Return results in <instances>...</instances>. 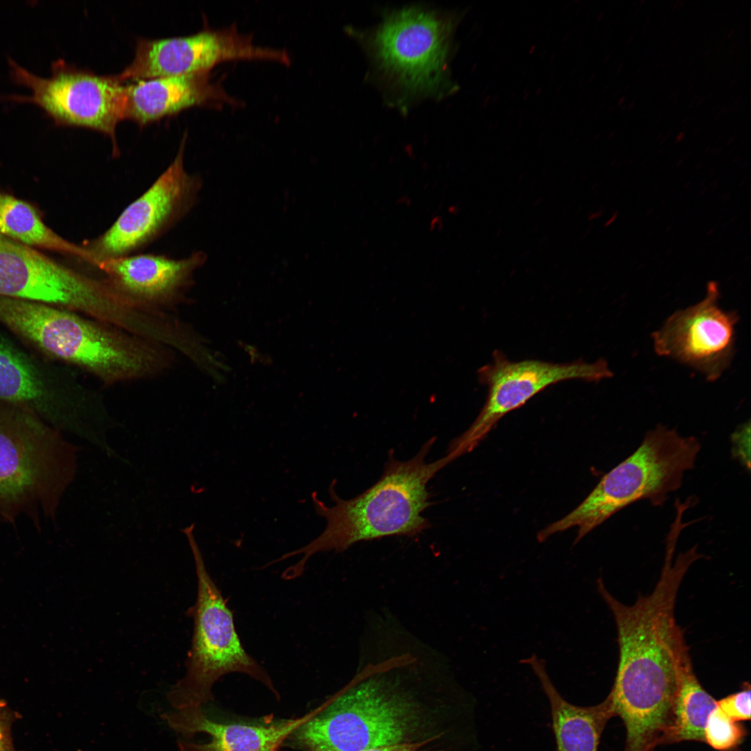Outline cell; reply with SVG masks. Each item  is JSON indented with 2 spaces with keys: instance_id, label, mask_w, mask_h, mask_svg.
Listing matches in <instances>:
<instances>
[{
  "instance_id": "obj_5",
  "label": "cell",
  "mask_w": 751,
  "mask_h": 751,
  "mask_svg": "<svg viewBox=\"0 0 751 751\" xmlns=\"http://www.w3.org/2000/svg\"><path fill=\"white\" fill-rule=\"evenodd\" d=\"M701 444L693 436L683 437L675 429L659 424L645 435L638 449L606 474L573 511L538 532L537 540L577 527L578 543L611 516L641 500L660 506L682 484L684 473L693 469Z\"/></svg>"
},
{
  "instance_id": "obj_20",
  "label": "cell",
  "mask_w": 751,
  "mask_h": 751,
  "mask_svg": "<svg viewBox=\"0 0 751 751\" xmlns=\"http://www.w3.org/2000/svg\"><path fill=\"white\" fill-rule=\"evenodd\" d=\"M716 700L702 687L694 672L691 659L681 668L668 727L661 741H704L706 720Z\"/></svg>"
},
{
  "instance_id": "obj_21",
  "label": "cell",
  "mask_w": 751,
  "mask_h": 751,
  "mask_svg": "<svg viewBox=\"0 0 751 751\" xmlns=\"http://www.w3.org/2000/svg\"><path fill=\"white\" fill-rule=\"evenodd\" d=\"M745 735L743 726L726 715L716 704L707 718L704 741L716 750L729 751L741 744Z\"/></svg>"
},
{
  "instance_id": "obj_25",
  "label": "cell",
  "mask_w": 751,
  "mask_h": 751,
  "mask_svg": "<svg viewBox=\"0 0 751 751\" xmlns=\"http://www.w3.org/2000/svg\"><path fill=\"white\" fill-rule=\"evenodd\" d=\"M424 742H402L366 749L362 751H422Z\"/></svg>"
},
{
  "instance_id": "obj_17",
  "label": "cell",
  "mask_w": 751,
  "mask_h": 751,
  "mask_svg": "<svg viewBox=\"0 0 751 751\" xmlns=\"http://www.w3.org/2000/svg\"><path fill=\"white\" fill-rule=\"evenodd\" d=\"M315 713L271 724L249 725L216 722L209 718L201 706H189L164 713L162 718L184 737L197 733H205L211 737L204 743L180 741V751H277L282 743Z\"/></svg>"
},
{
  "instance_id": "obj_8",
  "label": "cell",
  "mask_w": 751,
  "mask_h": 751,
  "mask_svg": "<svg viewBox=\"0 0 751 751\" xmlns=\"http://www.w3.org/2000/svg\"><path fill=\"white\" fill-rule=\"evenodd\" d=\"M613 376L603 358L592 363L581 359L564 363L539 360L514 362L495 350L492 362L478 371L479 382L487 387L486 401L470 427L452 440L447 453L457 459L473 451L503 416L551 385L569 380L597 382Z\"/></svg>"
},
{
  "instance_id": "obj_24",
  "label": "cell",
  "mask_w": 751,
  "mask_h": 751,
  "mask_svg": "<svg viewBox=\"0 0 751 751\" xmlns=\"http://www.w3.org/2000/svg\"><path fill=\"white\" fill-rule=\"evenodd\" d=\"M17 716L0 698V751H17L14 747L11 727Z\"/></svg>"
},
{
  "instance_id": "obj_19",
  "label": "cell",
  "mask_w": 751,
  "mask_h": 751,
  "mask_svg": "<svg viewBox=\"0 0 751 751\" xmlns=\"http://www.w3.org/2000/svg\"><path fill=\"white\" fill-rule=\"evenodd\" d=\"M0 232L29 248L74 257L96 267L97 260L82 245L64 239L48 227L28 202L0 191Z\"/></svg>"
},
{
  "instance_id": "obj_6",
  "label": "cell",
  "mask_w": 751,
  "mask_h": 751,
  "mask_svg": "<svg viewBox=\"0 0 751 751\" xmlns=\"http://www.w3.org/2000/svg\"><path fill=\"white\" fill-rule=\"evenodd\" d=\"M195 524L181 529L190 545L197 579L193 607V635L186 672L170 689L167 699L176 709L202 706L211 700L214 683L225 675L241 672L275 692L265 670L248 654L236 632L233 613L210 576L194 535Z\"/></svg>"
},
{
  "instance_id": "obj_3",
  "label": "cell",
  "mask_w": 751,
  "mask_h": 751,
  "mask_svg": "<svg viewBox=\"0 0 751 751\" xmlns=\"http://www.w3.org/2000/svg\"><path fill=\"white\" fill-rule=\"evenodd\" d=\"M0 323L44 356L76 365L107 383L161 371V346L77 313L0 296Z\"/></svg>"
},
{
  "instance_id": "obj_1",
  "label": "cell",
  "mask_w": 751,
  "mask_h": 751,
  "mask_svg": "<svg viewBox=\"0 0 751 751\" xmlns=\"http://www.w3.org/2000/svg\"><path fill=\"white\" fill-rule=\"evenodd\" d=\"M676 544L668 541L665 563L653 592L631 606L617 600L601 577L597 590L615 621L619 661L608 695L616 716L638 730L658 728L668 720L682 666L691 659L675 608L681 583L702 557L697 546L672 560Z\"/></svg>"
},
{
  "instance_id": "obj_2",
  "label": "cell",
  "mask_w": 751,
  "mask_h": 751,
  "mask_svg": "<svg viewBox=\"0 0 751 751\" xmlns=\"http://www.w3.org/2000/svg\"><path fill=\"white\" fill-rule=\"evenodd\" d=\"M428 439L418 453L406 461L396 460L391 451L380 478L369 488L350 499H344L335 491V481L328 492L334 504L326 505L312 494L316 514L325 519L324 530L305 546L275 559L279 563L299 556L298 562L282 574L284 579L302 575L308 560L315 554L342 552L360 542L391 536L412 537L430 527L422 514L432 503L427 489L429 481L455 458L450 454L434 462L426 458L435 442Z\"/></svg>"
},
{
  "instance_id": "obj_10",
  "label": "cell",
  "mask_w": 751,
  "mask_h": 751,
  "mask_svg": "<svg viewBox=\"0 0 751 751\" xmlns=\"http://www.w3.org/2000/svg\"><path fill=\"white\" fill-rule=\"evenodd\" d=\"M235 60H265L287 65L289 53L261 46L235 25L205 29L186 36L138 39L131 63L114 75L121 83L160 76L209 72L216 65Z\"/></svg>"
},
{
  "instance_id": "obj_16",
  "label": "cell",
  "mask_w": 751,
  "mask_h": 751,
  "mask_svg": "<svg viewBox=\"0 0 751 751\" xmlns=\"http://www.w3.org/2000/svg\"><path fill=\"white\" fill-rule=\"evenodd\" d=\"M238 105L209 72L139 80L124 85V118L144 125L196 106Z\"/></svg>"
},
{
  "instance_id": "obj_7",
  "label": "cell",
  "mask_w": 751,
  "mask_h": 751,
  "mask_svg": "<svg viewBox=\"0 0 751 751\" xmlns=\"http://www.w3.org/2000/svg\"><path fill=\"white\" fill-rule=\"evenodd\" d=\"M14 82L30 89L29 95L4 98L38 106L56 124L79 126L108 135L113 154L119 150L115 128L124 119V85L114 75L102 76L60 59L51 64V74L42 77L8 58Z\"/></svg>"
},
{
  "instance_id": "obj_9",
  "label": "cell",
  "mask_w": 751,
  "mask_h": 751,
  "mask_svg": "<svg viewBox=\"0 0 751 751\" xmlns=\"http://www.w3.org/2000/svg\"><path fill=\"white\" fill-rule=\"evenodd\" d=\"M184 135L175 157L155 181L129 204L112 225L82 245L98 263L136 254L172 228L194 207L202 179L184 167ZM97 267V266H96Z\"/></svg>"
},
{
  "instance_id": "obj_22",
  "label": "cell",
  "mask_w": 751,
  "mask_h": 751,
  "mask_svg": "<svg viewBox=\"0 0 751 751\" xmlns=\"http://www.w3.org/2000/svg\"><path fill=\"white\" fill-rule=\"evenodd\" d=\"M717 706L735 721L750 719V687L748 684L741 691L730 694L718 701Z\"/></svg>"
},
{
  "instance_id": "obj_13",
  "label": "cell",
  "mask_w": 751,
  "mask_h": 751,
  "mask_svg": "<svg viewBox=\"0 0 751 751\" xmlns=\"http://www.w3.org/2000/svg\"><path fill=\"white\" fill-rule=\"evenodd\" d=\"M0 400L29 410L61 432H71L77 426L85 407L67 378L1 335Z\"/></svg>"
},
{
  "instance_id": "obj_26",
  "label": "cell",
  "mask_w": 751,
  "mask_h": 751,
  "mask_svg": "<svg viewBox=\"0 0 751 751\" xmlns=\"http://www.w3.org/2000/svg\"><path fill=\"white\" fill-rule=\"evenodd\" d=\"M0 522H1V519H0Z\"/></svg>"
},
{
  "instance_id": "obj_23",
  "label": "cell",
  "mask_w": 751,
  "mask_h": 751,
  "mask_svg": "<svg viewBox=\"0 0 751 751\" xmlns=\"http://www.w3.org/2000/svg\"><path fill=\"white\" fill-rule=\"evenodd\" d=\"M732 455L748 470L750 468V423L748 421L740 425L732 433Z\"/></svg>"
},
{
  "instance_id": "obj_12",
  "label": "cell",
  "mask_w": 751,
  "mask_h": 751,
  "mask_svg": "<svg viewBox=\"0 0 751 751\" xmlns=\"http://www.w3.org/2000/svg\"><path fill=\"white\" fill-rule=\"evenodd\" d=\"M716 282L706 286L704 298L695 305L672 314L652 334L658 355L672 358L715 381L729 367L735 351L736 312L718 305Z\"/></svg>"
},
{
  "instance_id": "obj_14",
  "label": "cell",
  "mask_w": 751,
  "mask_h": 751,
  "mask_svg": "<svg viewBox=\"0 0 751 751\" xmlns=\"http://www.w3.org/2000/svg\"><path fill=\"white\" fill-rule=\"evenodd\" d=\"M89 287L88 275L0 232V296L75 312Z\"/></svg>"
},
{
  "instance_id": "obj_18",
  "label": "cell",
  "mask_w": 751,
  "mask_h": 751,
  "mask_svg": "<svg viewBox=\"0 0 751 751\" xmlns=\"http://www.w3.org/2000/svg\"><path fill=\"white\" fill-rule=\"evenodd\" d=\"M521 662L530 665L548 699L556 751H598L604 729L615 716L609 698L592 706L572 704L554 685L542 659L534 654Z\"/></svg>"
},
{
  "instance_id": "obj_11",
  "label": "cell",
  "mask_w": 751,
  "mask_h": 751,
  "mask_svg": "<svg viewBox=\"0 0 751 751\" xmlns=\"http://www.w3.org/2000/svg\"><path fill=\"white\" fill-rule=\"evenodd\" d=\"M450 28L432 12L407 8L387 17L371 45L380 65L404 88L433 92L443 79Z\"/></svg>"
},
{
  "instance_id": "obj_4",
  "label": "cell",
  "mask_w": 751,
  "mask_h": 751,
  "mask_svg": "<svg viewBox=\"0 0 751 751\" xmlns=\"http://www.w3.org/2000/svg\"><path fill=\"white\" fill-rule=\"evenodd\" d=\"M80 449L29 410L0 400L1 522L15 526L26 517L38 530L45 519L55 523Z\"/></svg>"
},
{
  "instance_id": "obj_15",
  "label": "cell",
  "mask_w": 751,
  "mask_h": 751,
  "mask_svg": "<svg viewBox=\"0 0 751 751\" xmlns=\"http://www.w3.org/2000/svg\"><path fill=\"white\" fill-rule=\"evenodd\" d=\"M203 251L173 259L161 255L134 254L100 261L97 267L111 286L140 303L172 300L188 286L196 269L207 261Z\"/></svg>"
}]
</instances>
